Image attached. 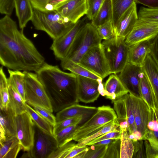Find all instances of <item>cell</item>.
Wrapping results in <instances>:
<instances>
[{"label": "cell", "instance_id": "obj_31", "mask_svg": "<svg viewBox=\"0 0 158 158\" xmlns=\"http://www.w3.org/2000/svg\"><path fill=\"white\" fill-rule=\"evenodd\" d=\"M141 140H147L151 145L158 151V123L154 111L151 120L148 125V129Z\"/></svg>", "mask_w": 158, "mask_h": 158}, {"label": "cell", "instance_id": "obj_18", "mask_svg": "<svg viewBox=\"0 0 158 158\" xmlns=\"http://www.w3.org/2000/svg\"><path fill=\"white\" fill-rule=\"evenodd\" d=\"M138 19L136 3L134 2L122 14L114 27L115 36L125 39Z\"/></svg>", "mask_w": 158, "mask_h": 158}, {"label": "cell", "instance_id": "obj_42", "mask_svg": "<svg viewBox=\"0 0 158 158\" xmlns=\"http://www.w3.org/2000/svg\"><path fill=\"white\" fill-rule=\"evenodd\" d=\"M77 144L71 141L59 148L54 152L49 158H68Z\"/></svg>", "mask_w": 158, "mask_h": 158}, {"label": "cell", "instance_id": "obj_14", "mask_svg": "<svg viewBox=\"0 0 158 158\" xmlns=\"http://www.w3.org/2000/svg\"><path fill=\"white\" fill-rule=\"evenodd\" d=\"M130 94L136 129L141 133L142 136L147 131L153 110L141 98Z\"/></svg>", "mask_w": 158, "mask_h": 158}, {"label": "cell", "instance_id": "obj_13", "mask_svg": "<svg viewBox=\"0 0 158 158\" xmlns=\"http://www.w3.org/2000/svg\"><path fill=\"white\" fill-rule=\"evenodd\" d=\"M85 24L80 19L64 35L53 40L50 49L57 59L61 61L66 57L77 34Z\"/></svg>", "mask_w": 158, "mask_h": 158}, {"label": "cell", "instance_id": "obj_53", "mask_svg": "<svg viewBox=\"0 0 158 158\" xmlns=\"http://www.w3.org/2000/svg\"><path fill=\"white\" fill-rule=\"evenodd\" d=\"M128 137L132 142H135L141 140L142 134L139 131H136L131 134H128Z\"/></svg>", "mask_w": 158, "mask_h": 158}, {"label": "cell", "instance_id": "obj_7", "mask_svg": "<svg viewBox=\"0 0 158 158\" xmlns=\"http://www.w3.org/2000/svg\"><path fill=\"white\" fill-rule=\"evenodd\" d=\"M25 73L24 89L27 103L32 107L37 106L52 113L50 99L36 74L23 71Z\"/></svg>", "mask_w": 158, "mask_h": 158}, {"label": "cell", "instance_id": "obj_38", "mask_svg": "<svg viewBox=\"0 0 158 158\" xmlns=\"http://www.w3.org/2000/svg\"><path fill=\"white\" fill-rule=\"evenodd\" d=\"M78 126L75 124L66 127L54 135L57 141L58 148L73 140L74 132Z\"/></svg>", "mask_w": 158, "mask_h": 158}, {"label": "cell", "instance_id": "obj_50", "mask_svg": "<svg viewBox=\"0 0 158 158\" xmlns=\"http://www.w3.org/2000/svg\"><path fill=\"white\" fill-rule=\"evenodd\" d=\"M151 52L150 54L158 64V34L150 40Z\"/></svg>", "mask_w": 158, "mask_h": 158}, {"label": "cell", "instance_id": "obj_35", "mask_svg": "<svg viewBox=\"0 0 158 158\" xmlns=\"http://www.w3.org/2000/svg\"><path fill=\"white\" fill-rule=\"evenodd\" d=\"M119 125L117 118L105 125L101 129L91 135L79 141L77 144L78 147L86 146L90 141L108 132L115 130L119 128Z\"/></svg>", "mask_w": 158, "mask_h": 158}, {"label": "cell", "instance_id": "obj_33", "mask_svg": "<svg viewBox=\"0 0 158 158\" xmlns=\"http://www.w3.org/2000/svg\"><path fill=\"white\" fill-rule=\"evenodd\" d=\"M112 22L114 27L125 11L134 2L135 0H111Z\"/></svg>", "mask_w": 158, "mask_h": 158}, {"label": "cell", "instance_id": "obj_39", "mask_svg": "<svg viewBox=\"0 0 158 158\" xmlns=\"http://www.w3.org/2000/svg\"><path fill=\"white\" fill-rule=\"evenodd\" d=\"M108 144L96 145L92 144L88 147L84 158H104Z\"/></svg>", "mask_w": 158, "mask_h": 158}, {"label": "cell", "instance_id": "obj_29", "mask_svg": "<svg viewBox=\"0 0 158 158\" xmlns=\"http://www.w3.org/2000/svg\"><path fill=\"white\" fill-rule=\"evenodd\" d=\"M9 77L8 78V84L12 85L20 95L24 102H26L24 89V72L19 70L8 69Z\"/></svg>", "mask_w": 158, "mask_h": 158}, {"label": "cell", "instance_id": "obj_34", "mask_svg": "<svg viewBox=\"0 0 158 158\" xmlns=\"http://www.w3.org/2000/svg\"><path fill=\"white\" fill-rule=\"evenodd\" d=\"M9 102V85L8 78L3 68H0V107L1 109L7 110Z\"/></svg>", "mask_w": 158, "mask_h": 158}, {"label": "cell", "instance_id": "obj_41", "mask_svg": "<svg viewBox=\"0 0 158 158\" xmlns=\"http://www.w3.org/2000/svg\"><path fill=\"white\" fill-rule=\"evenodd\" d=\"M83 121V117L80 116L67 118L56 122L53 127V134L55 135L62 129L69 126L75 124H78Z\"/></svg>", "mask_w": 158, "mask_h": 158}, {"label": "cell", "instance_id": "obj_36", "mask_svg": "<svg viewBox=\"0 0 158 158\" xmlns=\"http://www.w3.org/2000/svg\"><path fill=\"white\" fill-rule=\"evenodd\" d=\"M120 140V158H132L134 147L132 141L128 137L127 131L122 132Z\"/></svg>", "mask_w": 158, "mask_h": 158}, {"label": "cell", "instance_id": "obj_25", "mask_svg": "<svg viewBox=\"0 0 158 158\" xmlns=\"http://www.w3.org/2000/svg\"><path fill=\"white\" fill-rule=\"evenodd\" d=\"M22 147L16 136L7 138L0 143V158H15Z\"/></svg>", "mask_w": 158, "mask_h": 158}, {"label": "cell", "instance_id": "obj_51", "mask_svg": "<svg viewBox=\"0 0 158 158\" xmlns=\"http://www.w3.org/2000/svg\"><path fill=\"white\" fill-rule=\"evenodd\" d=\"M146 158H158V151L153 148L147 140H144Z\"/></svg>", "mask_w": 158, "mask_h": 158}, {"label": "cell", "instance_id": "obj_19", "mask_svg": "<svg viewBox=\"0 0 158 158\" xmlns=\"http://www.w3.org/2000/svg\"><path fill=\"white\" fill-rule=\"evenodd\" d=\"M98 108L93 106H85L77 103L65 107L57 112L56 122L77 116H82L83 121H86L97 111Z\"/></svg>", "mask_w": 158, "mask_h": 158}, {"label": "cell", "instance_id": "obj_22", "mask_svg": "<svg viewBox=\"0 0 158 158\" xmlns=\"http://www.w3.org/2000/svg\"><path fill=\"white\" fill-rule=\"evenodd\" d=\"M129 93L116 74H112L104 85L102 96L112 101Z\"/></svg>", "mask_w": 158, "mask_h": 158}, {"label": "cell", "instance_id": "obj_48", "mask_svg": "<svg viewBox=\"0 0 158 158\" xmlns=\"http://www.w3.org/2000/svg\"><path fill=\"white\" fill-rule=\"evenodd\" d=\"M15 8V0H0V12L10 16Z\"/></svg>", "mask_w": 158, "mask_h": 158}, {"label": "cell", "instance_id": "obj_21", "mask_svg": "<svg viewBox=\"0 0 158 158\" xmlns=\"http://www.w3.org/2000/svg\"><path fill=\"white\" fill-rule=\"evenodd\" d=\"M142 68L152 88L156 108L158 110V64L150 53L148 55Z\"/></svg>", "mask_w": 158, "mask_h": 158}, {"label": "cell", "instance_id": "obj_4", "mask_svg": "<svg viewBox=\"0 0 158 158\" xmlns=\"http://www.w3.org/2000/svg\"><path fill=\"white\" fill-rule=\"evenodd\" d=\"M102 40L91 23H85L77 34L66 56L61 62L78 63L86 52L101 43Z\"/></svg>", "mask_w": 158, "mask_h": 158}, {"label": "cell", "instance_id": "obj_16", "mask_svg": "<svg viewBox=\"0 0 158 158\" xmlns=\"http://www.w3.org/2000/svg\"><path fill=\"white\" fill-rule=\"evenodd\" d=\"M113 102L114 109L117 116L118 123L126 121L128 124L127 132L131 134L137 131L130 94L128 93Z\"/></svg>", "mask_w": 158, "mask_h": 158}, {"label": "cell", "instance_id": "obj_45", "mask_svg": "<svg viewBox=\"0 0 158 158\" xmlns=\"http://www.w3.org/2000/svg\"><path fill=\"white\" fill-rule=\"evenodd\" d=\"M120 140L118 139L108 144L104 158H120Z\"/></svg>", "mask_w": 158, "mask_h": 158}, {"label": "cell", "instance_id": "obj_49", "mask_svg": "<svg viewBox=\"0 0 158 158\" xmlns=\"http://www.w3.org/2000/svg\"><path fill=\"white\" fill-rule=\"evenodd\" d=\"M33 108L44 118L46 119L53 127L56 123V117L50 111L41 107L35 106Z\"/></svg>", "mask_w": 158, "mask_h": 158}, {"label": "cell", "instance_id": "obj_11", "mask_svg": "<svg viewBox=\"0 0 158 158\" xmlns=\"http://www.w3.org/2000/svg\"><path fill=\"white\" fill-rule=\"evenodd\" d=\"M16 136L24 151H29L34 143L35 124L26 112L15 116Z\"/></svg>", "mask_w": 158, "mask_h": 158}, {"label": "cell", "instance_id": "obj_26", "mask_svg": "<svg viewBox=\"0 0 158 158\" xmlns=\"http://www.w3.org/2000/svg\"><path fill=\"white\" fill-rule=\"evenodd\" d=\"M9 102L8 106L11 108L15 116L26 112V102L11 85L8 84Z\"/></svg>", "mask_w": 158, "mask_h": 158}, {"label": "cell", "instance_id": "obj_6", "mask_svg": "<svg viewBox=\"0 0 158 158\" xmlns=\"http://www.w3.org/2000/svg\"><path fill=\"white\" fill-rule=\"evenodd\" d=\"M97 108V111L90 118L82 125H78L73 134V140L78 142L117 118L115 112L110 106L103 105Z\"/></svg>", "mask_w": 158, "mask_h": 158}, {"label": "cell", "instance_id": "obj_24", "mask_svg": "<svg viewBox=\"0 0 158 158\" xmlns=\"http://www.w3.org/2000/svg\"><path fill=\"white\" fill-rule=\"evenodd\" d=\"M15 8L19 27L21 30H23L32 17L33 8L31 1L15 0Z\"/></svg>", "mask_w": 158, "mask_h": 158}, {"label": "cell", "instance_id": "obj_55", "mask_svg": "<svg viewBox=\"0 0 158 158\" xmlns=\"http://www.w3.org/2000/svg\"><path fill=\"white\" fill-rule=\"evenodd\" d=\"M153 110L154 113L155 118L158 123V110L156 108L153 109Z\"/></svg>", "mask_w": 158, "mask_h": 158}, {"label": "cell", "instance_id": "obj_5", "mask_svg": "<svg viewBox=\"0 0 158 158\" xmlns=\"http://www.w3.org/2000/svg\"><path fill=\"white\" fill-rule=\"evenodd\" d=\"M125 39L115 36L102 43L111 74L120 73L128 62L129 46Z\"/></svg>", "mask_w": 158, "mask_h": 158}, {"label": "cell", "instance_id": "obj_10", "mask_svg": "<svg viewBox=\"0 0 158 158\" xmlns=\"http://www.w3.org/2000/svg\"><path fill=\"white\" fill-rule=\"evenodd\" d=\"M77 95L79 101L85 103L93 102L100 94L102 95L104 89L103 79L96 80L77 75Z\"/></svg>", "mask_w": 158, "mask_h": 158}, {"label": "cell", "instance_id": "obj_44", "mask_svg": "<svg viewBox=\"0 0 158 158\" xmlns=\"http://www.w3.org/2000/svg\"><path fill=\"white\" fill-rule=\"evenodd\" d=\"M105 0H86L87 10V17L92 21L96 16Z\"/></svg>", "mask_w": 158, "mask_h": 158}, {"label": "cell", "instance_id": "obj_43", "mask_svg": "<svg viewBox=\"0 0 158 158\" xmlns=\"http://www.w3.org/2000/svg\"><path fill=\"white\" fill-rule=\"evenodd\" d=\"M138 19L158 22V8L141 7L138 13Z\"/></svg>", "mask_w": 158, "mask_h": 158}, {"label": "cell", "instance_id": "obj_9", "mask_svg": "<svg viewBox=\"0 0 158 158\" xmlns=\"http://www.w3.org/2000/svg\"><path fill=\"white\" fill-rule=\"evenodd\" d=\"M35 129L33 145L29 151L31 157L49 158L59 148L55 137L43 131L35 124Z\"/></svg>", "mask_w": 158, "mask_h": 158}, {"label": "cell", "instance_id": "obj_8", "mask_svg": "<svg viewBox=\"0 0 158 158\" xmlns=\"http://www.w3.org/2000/svg\"><path fill=\"white\" fill-rule=\"evenodd\" d=\"M78 64L103 79L111 74L102 43L89 49Z\"/></svg>", "mask_w": 158, "mask_h": 158}, {"label": "cell", "instance_id": "obj_3", "mask_svg": "<svg viewBox=\"0 0 158 158\" xmlns=\"http://www.w3.org/2000/svg\"><path fill=\"white\" fill-rule=\"evenodd\" d=\"M31 21L35 29L45 32L53 40L64 35L74 24L56 10L44 12L33 9Z\"/></svg>", "mask_w": 158, "mask_h": 158}, {"label": "cell", "instance_id": "obj_30", "mask_svg": "<svg viewBox=\"0 0 158 158\" xmlns=\"http://www.w3.org/2000/svg\"><path fill=\"white\" fill-rule=\"evenodd\" d=\"M60 65L63 70H68L77 75L96 80L102 78L78 63H76L71 61L61 62Z\"/></svg>", "mask_w": 158, "mask_h": 158}, {"label": "cell", "instance_id": "obj_20", "mask_svg": "<svg viewBox=\"0 0 158 158\" xmlns=\"http://www.w3.org/2000/svg\"><path fill=\"white\" fill-rule=\"evenodd\" d=\"M15 115L10 107L0 109V143L7 138L16 136Z\"/></svg>", "mask_w": 158, "mask_h": 158}, {"label": "cell", "instance_id": "obj_23", "mask_svg": "<svg viewBox=\"0 0 158 158\" xmlns=\"http://www.w3.org/2000/svg\"><path fill=\"white\" fill-rule=\"evenodd\" d=\"M150 52V40L134 44L129 46L128 62L142 67L148 55Z\"/></svg>", "mask_w": 158, "mask_h": 158}, {"label": "cell", "instance_id": "obj_27", "mask_svg": "<svg viewBox=\"0 0 158 158\" xmlns=\"http://www.w3.org/2000/svg\"><path fill=\"white\" fill-rule=\"evenodd\" d=\"M139 90L141 98L152 109L156 108L155 99L151 85L143 72L141 76Z\"/></svg>", "mask_w": 158, "mask_h": 158}, {"label": "cell", "instance_id": "obj_1", "mask_svg": "<svg viewBox=\"0 0 158 158\" xmlns=\"http://www.w3.org/2000/svg\"><path fill=\"white\" fill-rule=\"evenodd\" d=\"M45 58L33 42L18 29L16 22L5 15L0 20V63L14 70L36 72Z\"/></svg>", "mask_w": 158, "mask_h": 158}, {"label": "cell", "instance_id": "obj_40", "mask_svg": "<svg viewBox=\"0 0 158 158\" xmlns=\"http://www.w3.org/2000/svg\"><path fill=\"white\" fill-rule=\"evenodd\" d=\"M102 40H110L115 36L114 28L112 21L110 20L96 28Z\"/></svg>", "mask_w": 158, "mask_h": 158}, {"label": "cell", "instance_id": "obj_12", "mask_svg": "<svg viewBox=\"0 0 158 158\" xmlns=\"http://www.w3.org/2000/svg\"><path fill=\"white\" fill-rule=\"evenodd\" d=\"M158 34V22L138 19L125 41L130 46L141 41L150 40Z\"/></svg>", "mask_w": 158, "mask_h": 158}, {"label": "cell", "instance_id": "obj_2", "mask_svg": "<svg viewBox=\"0 0 158 158\" xmlns=\"http://www.w3.org/2000/svg\"><path fill=\"white\" fill-rule=\"evenodd\" d=\"M35 73L50 99L54 111L57 112L79 102L76 75L64 72L58 66L45 62Z\"/></svg>", "mask_w": 158, "mask_h": 158}, {"label": "cell", "instance_id": "obj_15", "mask_svg": "<svg viewBox=\"0 0 158 158\" xmlns=\"http://www.w3.org/2000/svg\"><path fill=\"white\" fill-rule=\"evenodd\" d=\"M143 72L142 67L128 62L120 73L118 77L130 94L141 98L139 90L141 76Z\"/></svg>", "mask_w": 158, "mask_h": 158}, {"label": "cell", "instance_id": "obj_32", "mask_svg": "<svg viewBox=\"0 0 158 158\" xmlns=\"http://www.w3.org/2000/svg\"><path fill=\"white\" fill-rule=\"evenodd\" d=\"M26 112L40 129L48 134H53V127L33 108L26 103Z\"/></svg>", "mask_w": 158, "mask_h": 158}, {"label": "cell", "instance_id": "obj_47", "mask_svg": "<svg viewBox=\"0 0 158 158\" xmlns=\"http://www.w3.org/2000/svg\"><path fill=\"white\" fill-rule=\"evenodd\" d=\"M134 149L132 158H146V150L144 141L138 140L133 142Z\"/></svg>", "mask_w": 158, "mask_h": 158}, {"label": "cell", "instance_id": "obj_17", "mask_svg": "<svg viewBox=\"0 0 158 158\" xmlns=\"http://www.w3.org/2000/svg\"><path fill=\"white\" fill-rule=\"evenodd\" d=\"M55 10L63 17L75 24L86 14V0H66L59 5Z\"/></svg>", "mask_w": 158, "mask_h": 158}, {"label": "cell", "instance_id": "obj_54", "mask_svg": "<svg viewBox=\"0 0 158 158\" xmlns=\"http://www.w3.org/2000/svg\"><path fill=\"white\" fill-rule=\"evenodd\" d=\"M115 140V139H112L103 140L97 142L93 144L96 145L109 144L114 141Z\"/></svg>", "mask_w": 158, "mask_h": 158}, {"label": "cell", "instance_id": "obj_46", "mask_svg": "<svg viewBox=\"0 0 158 158\" xmlns=\"http://www.w3.org/2000/svg\"><path fill=\"white\" fill-rule=\"evenodd\" d=\"M121 133L122 131L119 128L115 130L108 132L94 139L89 143L86 145L89 146L97 142L106 139H120Z\"/></svg>", "mask_w": 158, "mask_h": 158}, {"label": "cell", "instance_id": "obj_28", "mask_svg": "<svg viewBox=\"0 0 158 158\" xmlns=\"http://www.w3.org/2000/svg\"><path fill=\"white\" fill-rule=\"evenodd\" d=\"M112 21V6L111 0H105L102 6L91 23L95 28L109 21Z\"/></svg>", "mask_w": 158, "mask_h": 158}, {"label": "cell", "instance_id": "obj_37", "mask_svg": "<svg viewBox=\"0 0 158 158\" xmlns=\"http://www.w3.org/2000/svg\"><path fill=\"white\" fill-rule=\"evenodd\" d=\"M66 0H30L33 9L46 12L55 10L58 6Z\"/></svg>", "mask_w": 158, "mask_h": 158}, {"label": "cell", "instance_id": "obj_52", "mask_svg": "<svg viewBox=\"0 0 158 158\" xmlns=\"http://www.w3.org/2000/svg\"><path fill=\"white\" fill-rule=\"evenodd\" d=\"M137 3L140 4L150 8H158V0H135Z\"/></svg>", "mask_w": 158, "mask_h": 158}]
</instances>
